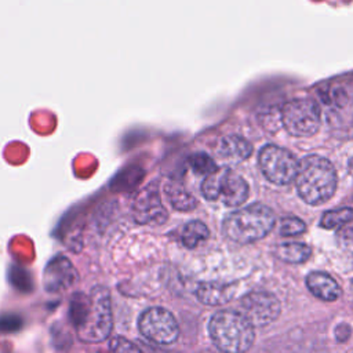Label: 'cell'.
Listing matches in <instances>:
<instances>
[{
	"mask_svg": "<svg viewBox=\"0 0 353 353\" xmlns=\"http://www.w3.org/2000/svg\"><path fill=\"white\" fill-rule=\"evenodd\" d=\"M108 288L97 285L90 294H74L70 299V317L77 336L87 343L106 339L112 331V305Z\"/></svg>",
	"mask_w": 353,
	"mask_h": 353,
	"instance_id": "6da1fadb",
	"label": "cell"
},
{
	"mask_svg": "<svg viewBox=\"0 0 353 353\" xmlns=\"http://www.w3.org/2000/svg\"><path fill=\"white\" fill-rule=\"evenodd\" d=\"M295 185L299 197L310 204L317 205L328 201L338 185V175L334 164L319 154H309L299 161Z\"/></svg>",
	"mask_w": 353,
	"mask_h": 353,
	"instance_id": "7a4b0ae2",
	"label": "cell"
},
{
	"mask_svg": "<svg viewBox=\"0 0 353 353\" xmlns=\"http://www.w3.org/2000/svg\"><path fill=\"white\" fill-rule=\"evenodd\" d=\"M276 215L265 204H251L226 215L222 223L223 234L237 244H251L272 232Z\"/></svg>",
	"mask_w": 353,
	"mask_h": 353,
	"instance_id": "3957f363",
	"label": "cell"
},
{
	"mask_svg": "<svg viewBox=\"0 0 353 353\" xmlns=\"http://www.w3.org/2000/svg\"><path fill=\"white\" fill-rule=\"evenodd\" d=\"M208 334L222 353H245L254 343L255 330L239 312L221 310L208 323Z\"/></svg>",
	"mask_w": 353,
	"mask_h": 353,
	"instance_id": "277c9868",
	"label": "cell"
},
{
	"mask_svg": "<svg viewBox=\"0 0 353 353\" xmlns=\"http://www.w3.org/2000/svg\"><path fill=\"white\" fill-rule=\"evenodd\" d=\"M201 193L207 200H219L228 207H237L248 199L250 188L245 179L232 170H216L201 183Z\"/></svg>",
	"mask_w": 353,
	"mask_h": 353,
	"instance_id": "5b68a950",
	"label": "cell"
},
{
	"mask_svg": "<svg viewBox=\"0 0 353 353\" xmlns=\"http://www.w3.org/2000/svg\"><path fill=\"white\" fill-rule=\"evenodd\" d=\"M281 123L292 137H312L320 128V110L312 99H292L281 109Z\"/></svg>",
	"mask_w": 353,
	"mask_h": 353,
	"instance_id": "8992f818",
	"label": "cell"
},
{
	"mask_svg": "<svg viewBox=\"0 0 353 353\" xmlns=\"http://www.w3.org/2000/svg\"><path fill=\"white\" fill-rule=\"evenodd\" d=\"M258 163L265 178L274 185H287L296 176L299 163L295 156L284 148L266 145L261 149Z\"/></svg>",
	"mask_w": 353,
	"mask_h": 353,
	"instance_id": "52a82bcc",
	"label": "cell"
},
{
	"mask_svg": "<svg viewBox=\"0 0 353 353\" xmlns=\"http://www.w3.org/2000/svg\"><path fill=\"white\" fill-rule=\"evenodd\" d=\"M141 334L160 345H170L179 336V325L171 312L164 307H149L138 320Z\"/></svg>",
	"mask_w": 353,
	"mask_h": 353,
	"instance_id": "ba28073f",
	"label": "cell"
},
{
	"mask_svg": "<svg viewBox=\"0 0 353 353\" xmlns=\"http://www.w3.org/2000/svg\"><path fill=\"white\" fill-rule=\"evenodd\" d=\"M241 310L254 327H266L279 319L281 305L274 294L255 291L243 296Z\"/></svg>",
	"mask_w": 353,
	"mask_h": 353,
	"instance_id": "9c48e42d",
	"label": "cell"
},
{
	"mask_svg": "<svg viewBox=\"0 0 353 353\" xmlns=\"http://www.w3.org/2000/svg\"><path fill=\"white\" fill-rule=\"evenodd\" d=\"M132 216L141 225H163L168 219V212L160 200V193L154 183L143 188L132 204Z\"/></svg>",
	"mask_w": 353,
	"mask_h": 353,
	"instance_id": "30bf717a",
	"label": "cell"
},
{
	"mask_svg": "<svg viewBox=\"0 0 353 353\" xmlns=\"http://www.w3.org/2000/svg\"><path fill=\"white\" fill-rule=\"evenodd\" d=\"M77 280V273L70 263V261L65 256H59L52 259L43 276V284L47 292L57 294L59 291H65L72 287Z\"/></svg>",
	"mask_w": 353,
	"mask_h": 353,
	"instance_id": "8fae6325",
	"label": "cell"
},
{
	"mask_svg": "<svg viewBox=\"0 0 353 353\" xmlns=\"http://www.w3.org/2000/svg\"><path fill=\"white\" fill-rule=\"evenodd\" d=\"M236 292V284L221 281H205L197 285L196 296L204 305H223L229 302Z\"/></svg>",
	"mask_w": 353,
	"mask_h": 353,
	"instance_id": "7c38bea8",
	"label": "cell"
},
{
	"mask_svg": "<svg viewBox=\"0 0 353 353\" xmlns=\"http://www.w3.org/2000/svg\"><path fill=\"white\" fill-rule=\"evenodd\" d=\"M215 153L223 161L239 163L251 156L252 146L243 137L228 135V137H223L218 142V145L215 148Z\"/></svg>",
	"mask_w": 353,
	"mask_h": 353,
	"instance_id": "4fadbf2b",
	"label": "cell"
},
{
	"mask_svg": "<svg viewBox=\"0 0 353 353\" xmlns=\"http://www.w3.org/2000/svg\"><path fill=\"white\" fill-rule=\"evenodd\" d=\"M306 285L314 296L325 302H334L342 294L338 283L324 272H310L306 276Z\"/></svg>",
	"mask_w": 353,
	"mask_h": 353,
	"instance_id": "5bb4252c",
	"label": "cell"
},
{
	"mask_svg": "<svg viewBox=\"0 0 353 353\" xmlns=\"http://www.w3.org/2000/svg\"><path fill=\"white\" fill-rule=\"evenodd\" d=\"M274 254L283 262L302 263L309 259L312 250L309 245H306L303 243L292 241V243H281V244L276 245Z\"/></svg>",
	"mask_w": 353,
	"mask_h": 353,
	"instance_id": "9a60e30c",
	"label": "cell"
},
{
	"mask_svg": "<svg viewBox=\"0 0 353 353\" xmlns=\"http://www.w3.org/2000/svg\"><path fill=\"white\" fill-rule=\"evenodd\" d=\"M164 193L172 208L178 211H192L197 205L196 197L176 183H167L164 186Z\"/></svg>",
	"mask_w": 353,
	"mask_h": 353,
	"instance_id": "2e32d148",
	"label": "cell"
},
{
	"mask_svg": "<svg viewBox=\"0 0 353 353\" xmlns=\"http://www.w3.org/2000/svg\"><path fill=\"white\" fill-rule=\"evenodd\" d=\"M210 237V230L205 223L201 221H189L185 223L182 232H181V241L188 248L197 247L201 241L207 240Z\"/></svg>",
	"mask_w": 353,
	"mask_h": 353,
	"instance_id": "e0dca14e",
	"label": "cell"
},
{
	"mask_svg": "<svg viewBox=\"0 0 353 353\" xmlns=\"http://www.w3.org/2000/svg\"><path fill=\"white\" fill-rule=\"evenodd\" d=\"M353 219V210L349 207L331 210L323 214L320 219V226L324 229H336L349 223Z\"/></svg>",
	"mask_w": 353,
	"mask_h": 353,
	"instance_id": "ac0fdd59",
	"label": "cell"
},
{
	"mask_svg": "<svg viewBox=\"0 0 353 353\" xmlns=\"http://www.w3.org/2000/svg\"><path fill=\"white\" fill-rule=\"evenodd\" d=\"M189 164L192 167V170L196 172V174H200V175H210L212 172H215L218 170L215 161L207 154V153H203V152H199V153H194L189 157Z\"/></svg>",
	"mask_w": 353,
	"mask_h": 353,
	"instance_id": "d6986e66",
	"label": "cell"
},
{
	"mask_svg": "<svg viewBox=\"0 0 353 353\" xmlns=\"http://www.w3.org/2000/svg\"><path fill=\"white\" fill-rule=\"evenodd\" d=\"M306 230V225L296 216H287L281 219L280 233L283 236H298Z\"/></svg>",
	"mask_w": 353,
	"mask_h": 353,
	"instance_id": "ffe728a7",
	"label": "cell"
},
{
	"mask_svg": "<svg viewBox=\"0 0 353 353\" xmlns=\"http://www.w3.org/2000/svg\"><path fill=\"white\" fill-rule=\"evenodd\" d=\"M112 353H142L132 342L123 336H116L110 343Z\"/></svg>",
	"mask_w": 353,
	"mask_h": 353,
	"instance_id": "44dd1931",
	"label": "cell"
}]
</instances>
